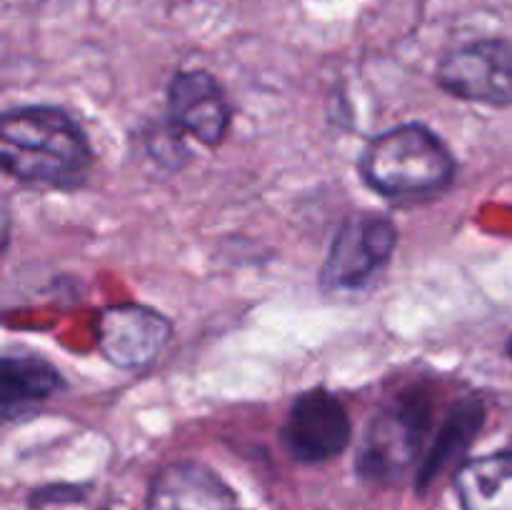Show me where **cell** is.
<instances>
[{
	"label": "cell",
	"instance_id": "6da1fadb",
	"mask_svg": "<svg viewBox=\"0 0 512 510\" xmlns=\"http://www.w3.org/2000/svg\"><path fill=\"white\" fill-rule=\"evenodd\" d=\"M90 143L65 110L25 105L0 123V163L20 183L75 188L88 175Z\"/></svg>",
	"mask_w": 512,
	"mask_h": 510
},
{
	"label": "cell",
	"instance_id": "7a4b0ae2",
	"mask_svg": "<svg viewBox=\"0 0 512 510\" xmlns=\"http://www.w3.org/2000/svg\"><path fill=\"white\" fill-rule=\"evenodd\" d=\"M358 170L365 185L383 198H425L453 183L455 158L428 125L403 123L365 145Z\"/></svg>",
	"mask_w": 512,
	"mask_h": 510
},
{
	"label": "cell",
	"instance_id": "3957f363",
	"mask_svg": "<svg viewBox=\"0 0 512 510\" xmlns=\"http://www.w3.org/2000/svg\"><path fill=\"white\" fill-rule=\"evenodd\" d=\"M430 418L433 408L428 395L403 393L395 398L368 428L358 455V473L378 483L403 475L420 455Z\"/></svg>",
	"mask_w": 512,
	"mask_h": 510
},
{
	"label": "cell",
	"instance_id": "277c9868",
	"mask_svg": "<svg viewBox=\"0 0 512 510\" xmlns=\"http://www.w3.org/2000/svg\"><path fill=\"white\" fill-rule=\"evenodd\" d=\"M398 245L393 220L375 213L350 215L340 225L328 260L320 270V283L328 290H355L368 283L390 260Z\"/></svg>",
	"mask_w": 512,
	"mask_h": 510
},
{
	"label": "cell",
	"instance_id": "5b68a950",
	"mask_svg": "<svg viewBox=\"0 0 512 510\" xmlns=\"http://www.w3.org/2000/svg\"><path fill=\"white\" fill-rule=\"evenodd\" d=\"M353 425L338 395L325 388L305 390L290 405V413L280 428L285 453L305 465L333 460L348 448Z\"/></svg>",
	"mask_w": 512,
	"mask_h": 510
},
{
	"label": "cell",
	"instance_id": "8992f818",
	"mask_svg": "<svg viewBox=\"0 0 512 510\" xmlns=\"http://www.w3.org/2000/svg\"><path fill=\"white\" fill-rule=\"evenodd\" d=\"M438 85L453 98L508 108L512 105V48L505 40H478L440 60Z\"/></svg>",
	"mask_w": 512,
	"mask_h": 510
},
{
	"label": "cell",
	"instance_id": "52a82bcc",
	"mask_svg": "<svg viewBox=\"0 0 512 510\" xmlns=\"http://www.w3.org/2000/svg\"><path fill=\"white\" fill-rule=\"evenodd\" d=\"M170 335V320L140 303L110 305L95 320V343L115 368H145L163 353Z\"/></svg>",
	"mask_w": 512,
	"mask_h": 510
},
{
	"label": "cell",
	"instance_id": "ba28073f",
	"mask_svg": "<svg viewBox=\"0 0 512 510\" xmlns=\"http://www.w3.org/2000/svg\"><path fill=\"white\" fill-rule=\"evenodd\" d=\"M168 123L208 148L223 143L230 128V105L208 70H185L175 75L168 90Z\"/></svg>",
	"mask_w": 512,
	"mask_h": 510
},
{
	"label": "cell",
	"instance_id": "9c48e42d",
	"mask_svg": "<svg viewBox=\"0 0 512 510\" xmlns=\"http://www.w3.org/2000/svg\"><path fill=\"white\" fill-rule=\"evenodd\" d=\"M145 510H240L238 495L208 465L175 460L153 475Z\"/></svg>",
	"mask_w": 512,
	"mask_h": 510
},
{
	"label": "cell",
	"instance_id": "30bf717a",
	"mask_svg": "<svg viewBox=\"0 0 512 510\" xmlns=\"http://www.w3.org/2000/svg\"><path fill=\"white\" fill-rule=\"evenodd\" d=\"M63 388V375L35 353H5L0 360V410L5 420Z\"/></svg>",
	"mask_w": 512,
	"mask_h": 510
},
{
	"label": "cell",
	"instance_id": "8fae6325",
	"mask_svg": "<svg viewBox=\"0 0 512 510\" xmlns=\"http://www.w3.org/2000/svg\"><path fill=\"white\" fill-rule=\"evenodd\" d=\"M463 510H512V453L468 460L455 475Z\"/></svg>",
	"mask_w": 512,
	"mask_h": 510
},
{
	"label": "cell",
	"instance_id": "7c38bea8",
	"mask_svg": "<svg viewBox=\"0 0 512 510\" xmlns=\"http://www.w3.org/2000/svg\"><path fill=\"white\" fill-rule=\"evenodd\" d=\"M483 423L485 408L478 398L458 400V403L448 410V415H445L438 438L430 445L428 455H425L423 465H420L418 488H428L453 460H458L460 455L468 450V445L473 443L475 435L480 433Z\"/></svg>",
	"mask_w": 512,
	"mask_h": 510
},
{
	"label": "cell",
	"instance_id": "4fadbf2b",
	"mask_svg": "<svg viewBox=\"0 0 512 510\" xmlns=\"http://www.w3.org/2000/svg\"><path fill=\"white\" fill-rule=\"evenodd\" d=\"M508 355H510V360H512V338L508 340Z\"/></svg>",
	"mask_w": 512,
	"mask_h": 510
}]
</instances>
